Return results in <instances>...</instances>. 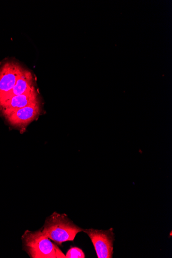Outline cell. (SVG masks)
<instances>
[{"label":"cell","instance_id":"obj_5","mask_svg":"<svg viewBox=\"0 0 172 258\" xmlns=\"http://www.w3.org/2000/svg\"><path fill=\"white\" fill-rule=\"evenodd\" d=\"M38 101V94L35 87L22 95L15 96L0 103V111L7 118L15 111Z\"/></svg>","mask_w":172,"mask_h":258},{"label":"cell","instance_id":"obj_7","mask_svg":"<svg viewBox=\"0 0 172 258\" xmlns=\"http://www.w3.org/2000/svg\"><path fill=\"white\" fill-rule=\"evenodd\" d=\"M33 81V76L31 73L28 70L23 69L21 75L13 88L5 95L0 98V103L31 90L34 87Z\"/></svg>","mask_w":172,"mask_h":258},{"label":"cell","instance_id":"obj_1","mask_svg":"<svg viewBox=\"0 0 172 258\" xmlns=\"http://www.w3.org/2000/svg\"><path fill=\"white\" fill-rule=\"evenodd\" d=\"M40 230L48 238L61 245L67 241H73L84 229L74 223L66 214L54 212L46 218Z\"/></svg>","mask_w":172,"mask_h":258},{"label":"cell","instance_id":"obj_3","mask_svg":"<svg viewBox=\"0 0 172 258\" xmlns=\"http://www.w3.org/2000/svg\"><path fill=\"white\" fill-rule=\"evenodd\" d=\"M83 231L87 233L90 238L97 257H112L113 243L114 240L112 228L107 230L90 228L84 229Z\"/></svg>","mask_w":172,"mask_h":258},{"label":"cell","instance_id":"obj_8","mask_svg":"<svg viewBox=\"0 0 172 258\" xmlns=\"http://www.w3.org/2000/svg\"><path fill=\"white\" fill-rule=\"evenodd\" d=\"M66 258H85L83 251L78 247H71L67 252Z\"/></svg>","mask_w":172,"mask_h":258},{"label":"cell","instance_id":"obj_2","mask_svg":"<svg viewBox=\"0 0 172 258\" xmlns=\"http://www.w3.org/2000/svg\"><path fill=\"white\" fill-rule=\"evenodd\" d=\"M23 249L31 258H66L56 244L38 230H27L22 236Z\"/></svg>","mask_w":172,"mask_h":258},{"label":"cell","instance_id":"obj_6","mask_svg":"<svg viewBox=\"0 0 172 258\" xmlns=\"http://www.w3.org/2000/svg\"><path fill=\"white\" fill-rule=\"evenodd\" d=\"M39 102L19 109L6 118L10 124L16 127L26 126L33 121L40 113Z\"/></svg>","mask_w":172,"mask_h":258},{"label":"cell","instance_id":"obj_4","mask_svg":"<svg viewBox=\"0 0 172 258\" xmlns=\"http://www.w3.org/2000/svg\"><path fill=\"white\" fill-rule=\"evenodd\" d=\"M23 68L18 63L9 61L0 68V98L10 92L15 86Z\"/></svg>","mask_w":172,"mask_h":258}]
</instances>
